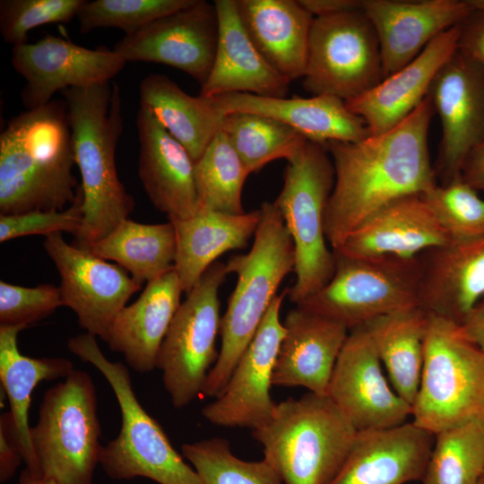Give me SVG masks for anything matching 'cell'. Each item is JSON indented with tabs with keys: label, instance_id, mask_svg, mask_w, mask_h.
<instances>
[{
	"label": "cell",
	"instance_id": "cell-9",
	"mask_svg": "<svg viewBox=\"0 0 484 484\" xmlns=\"http://www.w3.org/2000/svg\"><path fill=\"white\" fill-rule=\"evenodd\" d=\"M484 414V351L459 324L428 315L412 422L436 433Z\"/></svg>",
	"mask_w": 484,
	"mask_h": 484
},
{
	"label": "cell",
	"instance_id": "cell-3",
	"mask_svg": "<svg viewBox=\"0 0 484 484\" xmlns=\"http://www.w3.org/2000/svg\"><path fill=\"white\" fill-rule=\"evenodd\" d=\"M61 93L82 178V221L72 245L88 249L128 219L134 208L115 160L123 129L120 91L111 81Z\"/></svg>",
	"mask_w": 484,
	"mask_h": 484
},
{
	"label": "cell",
	"instance_id": "cell-20",
	"mask_svg": "<svg viewBox=\"0 0 484 484\" xmlns=\"http://www.w3.org/2000/svg\"><path fill=\"white\" fill-rule=\"evenodd\" d=\"M435 435L412 421L358 431L350 452L330 484H405L424 478Z\"/></svg>",
	"mask_w": 484,
	"mask_h": 484
},
{
	"label": "cell",
	"instance_id": "cell-51",
	"mask_svg": "<svg viewBox=\"0 0 484 484\" xmlns=\"http://www.w3.org/2000/svg\"><path fill=\"white\" fill-rule=\"evenodd\" d=\"M479 484H484V479H483V477H482L481 480H480Z\"/></svg>",
	"mask_w": 484,
	"mask_h": 484
},
{
	"label": "cell",
	"instance_id": "cell-26",
	"mask_svg": "<svg viewBox=\"0 0 484 484\" xmlns=\"http://www.w3.org/2000/svg\"><path fill=\"white\" fill-rule=\"evenodd\" d=\"M211 99L221 117L231 113L269 117L323 145L330 142H359L370 135L365 121L352 113L344 100L330 95L269 98L234 92Z\"/></svg>",
	"mask_w": 484,
	"mask_h": 484
},
{
	"label": "cell",
	"instance_id": "cell-31",
	"mask_svg": "<svg viewBox=\"0 0 484 484\" xmlns=\"http://www.w3.org/2000/svg\"><path fill=\"white\" fill-rule=\"evenodd\" d=\"M23 326H0V381L10 405V416L26 469L41 476L30 440L29 409L31 394L43 381L66 377L74 368L65 358H30L18 348Z\"/></svg>",
	"mask_w": 484,
	"mask_h": 484
},
{
	"label": "cell",
	"instance_id": "cell-28",
	"mask_svg": "<svg viewBox=\"0 0 484 484\" xmlns=\"http://www.w3.org/2000/svg\"><path fill=\"white\" fill-rule=\"evenodd\" d=\"M183 292L174 269L147 282L140 297L113 320L105 341L108 348L136 372L152 371Z\"/></svg>",
	"mask_w": 484,
	"mask_h": 484
},
{
	"label": "cell",
	"instance_id": "cell-38",
	"mask_svg": "<svg viewBox=\"0 0 484 484\" xmlns=\"http://www.w3.org/2000/svg\"><path fill=\"white\" fill-rule=\"evenodd\" d=\"M201 484H283L272 464L263 458L247 462L232 454L229 442L212 437L181 446Z\"/></svg>",
	"mask_w": 484,
	"mask_h": 484
},
{
	"label": "cell",
	"instance_id": "cell-1",
	"mask_svg": "<svg viewBox=\"0 0 484 484\" xmlns=\"http://www.w3.org/2000/svg\"><path fill=\"white\" fill-rule=\"evenodd\" d=\"M434 114L427 96L402 122L382 134L325 145L335 174L324 214L332 250L382 207L437 184L428 144Z\"/></svg>",
	"mask_w": 484,
	"mask_h": 484
},
{
	"label": "cell",
	"instance_id": "cell-32",
	"mask_svg": "<svg viewBox=\"0 0 484 484\" xmlns=\"http://www.w3.org/2000/svg\"><path fill=\"white\" fill-rule=\"evenodd\" d=\"M140 107L179 142L195 162L220 130L222 117L211 98L191 96L165 74L146 75L139 85Z\"/></svg>",
	"mask_w": 484,
	"mask_h": 484
},
{
	"label": "cell",
	"instance_id": "cell-4",
	"mask_svg": "<svg viewBox=\"0 0 484 484\" xmlns=\"http://www.w3.org/2000/svg\"><path fill=\"white\" fill-rule=\"evenodd\" d=\"M260 211L251 249L226 264L238 281L220 320L221 347L203 389L205 397L217 398L223 393L281 282L295 270L294 243L280 211L268 202Z\"/></svg>",
	"mask_w": 484,
	"mask_h": 484
},
{
	"label": "cell",
	"instance_id": "cell-34",
	"mask_svg": "<svg viewBox=\"0 0 484 484\" xmlns=\"http://www.w3.org/2000/svg\"><path fill=\"white\" fill-rule=\"evenodd\" d=\"M176 233L170 220L144 224L126 219L88 250L124 268L139 284L174 269Z\"/></svg>",
	"mask_w": 484,
	"mask_h": 484
},
{
	"label": "cell",
	"instance_id": "cell-13",
	"mask_svg": "<svg viewBox=\"0 0 484 484\" xmlns=\"http://www.w3.org/2000/svg\"><path fill=\"white\" fill-rule=\"evenodd\" d=\"M43 246L60 276L63 306L86 333L105 341L116 315L142 285L118 264L68 244L60 232L46 236Z\"/></svg>",
	"mask_w": 484,
	"mask_h": 484
},
{
	"label": "cell",
	"instance_id": "cell-43",
	"mask_svg": "<svg viewBox=\"0 0 484 484\" xmlns=\"http://www.w3.org/2000/svg\"><path fill=\"white\" fill-rule=\"evenodd\" d=\"M82 200L80 192L76 201L61 211H38L21 214H0V242L31 235L79 231L82 221Z\"/></svg>",
	"mask_w": 484,
	"mask_h": 484
},
{
	"label": "cell",
	"instance_id": "cell-21",
	"mask_svg": "<svg viewBox=\"0 0 484 484\" xmlns=\"http://www.w3.org/2000/svg\"><path fill=\"white\" fill-rule=\"evenodd\" d=\"M138 176L151 203L169 220H185L199 211L194 161L185 147L140 107L136 120Z\"/></svg>",
	"mask_w": 484,
	"mask_h": 484
},
{
	"label": "cell",
	"instance_id": "cell-29",
	"mask_svg": "<svg viewBox=\"0 0 484 484\" xmlns=\"http://www.w3.org/2000/svg\"><path fill=\"white\" fill-rule=\"evenodd\" d=\"M241 22L268 64L290 82L303 78L314 16L299 0H237Z\"/></svg>",
	"mask_w": 484,
	"mask_h": 484
},
{
	"label": "cell",
	"instance_id": "cell-27",
	"mask_svg": "<svg viewBox=\"0 0 484 484\" xmlns=\"http://www.w3.org/2000/svg\"><path fill=\"white\" fill-rule=\"evenodd\" d=\"M219 38L214 63L200 95L251 93L285 98L290 82L274 70L255 47L238 15L237 0L214 1Z\"/></svg>",
	"mask_w": 484,
	"mask_h": 484
},
{
	"label": "cell",
	"instance_id": "cell-18",
	"mask_svg": "<svg viewBox=\"0 0 484 484\" xmlns=\"http://www.w3.org/2000/svg\"><path fill=\"white\" fill-rule=\"evenodd\" d=\"M11 61L26 82L21 98L27 109L48 104L57 91L111 82L126 64L114 50L91 49L49 34L13 47Z\"/></svg>",
	"mask_w": 484,
	"mask_h": 484
},
{
	"label": "cell",
	"instance_id": "cell-40",
	"mask_svg": "<svg viewBox=\"0 0 484 484\" xmlns=\"http://www.w3.org/2000/svg\"><path fill=\"white\" fill-rule=\"evenodd\" d=\"M193 0H94L85 1L77 18L82 33L117 28L129 35L151 22L176 12Z\"/></svg>",
	"mask_w": 484,
	"mask_h": 484
},
{
	"label": "cell",
	"instance_id": "cell-14",
	"mask_svg": "<svg viewBox=\"0 0 484 484\" xmlns=\"http://www.w3.org/2000/svg\"><path fill=\"white\" fill-rule=\"evenodd\" d=\"M441 123L434 171L438 184L461 177L469 152L484 137V68L457 49L440 67L428 91Z\"/></svg>",
	"mask_w": 484,
	"mask_h": 484
},
{
	"label": "cell",
	"instance_id": "cell-52",
	"mask_svg": "<svg viewBox=\"0 0 484 484\" xmlns=\"http://www.w3.org/2000/svg\"><path fill=\"white\" fill-rule=\"evenodd\" d=\"M483 479H484V474H483Z\"/></svg>",
	"mask_w": 484,
	"mask_h": 484
},
{
	"label": "cell",
	"instance_id": "cell-48",
	"mask_svg": "<svg viewBox=\"0 0 484 484\" xmlns=\"http://www.w3.org/2000/svg\"><path fill=\"white\" fill-rule=\"evenodd\" d=\"M314 16H323L361 8L362 0H299Z\"/></svg>",
	"mask_w": 484,
	"mask_h": 484
},
{
	"label": "cell",
	"instance_id": "cell-12",
	"mask_svg": "<svg viewBox=\"0 0 484 484\" xmlns=\"http://www.w3.org/2000/svg\"><path fill=\"white\" fill-rule=\"evenodd\" d=\"M385 78L379 40L362 8L314 17L304 89L344 101Z\"/></svg>",
	"mask_w": 484,
	"mask_h": 484
},
{
	"label": "cell",
	"instance_id": "cell-22",
	"mask_svg": "<svg viewBox=\"0 0 484 484\" xmlns=\"http://www.w3.org/2000/svg\"><path fill=\"white\" fill-rule=\"evenodd\" d=\"M421 194L400 197L368 217L335 250L351 257H415L452 243Z\"/></svg>",
	"mask_w": 484,
	"mask_h": 484
},
{
	"label": "cell",
	"instance_id": "cell-42",
	"mask_svg": "<svg viewBox=\"0 0 484 484\" xmlns=\"http://www.w3.org/2000/svg\"><path fill=\"white\" fill-rule=\"evenodd\" d=\"M62 306L59 288L53 284L30 288L0 281V326L27 328Z\"/></svg>",
	"mask_w": 484,
	"mask_h": 484
},
{
	"label": "cell",
	"instance_id": "cell-46",
	"mask_svg": "<svg viewBox=\"0 0 484 484\" xmlns=\"http://www.w3.org/2000/svg\"><path fill=\"white\" fill-rule=\"evenodd\" d=\"M461 178L478 192H484V137L467 155Z\"/></svg>",
	"mask_w": 484,
	"mask_h": 484
},
{
	"label": "cell",
	"instance_id": "cell-8",
	"mask_svg": "<svg viewBox=\"0 0 484 484\" xmlns=\"http://www.w3.org/2000/svg\"><path fill=\"white\" fill-rule=\"evenodd\" d=\"M100 436L94 383L73 369L45 393L30 428L40 475L56 484H92Z\"/></svg>",
	"mask_w": 484,
	"mask_h": 484
},
{
	"label": "cell",
	"instance_id": "cell-49",
	"mask_svg": "<svg viewBox=\"0 0 484 484\" xmlns=\"http://www.w3.org/2000/svg\"><path fill=\"white\" fill-rule=\"evenodd\" d=\"M20 484H56V483L42 476L34 475L30 473L27 469H25L21 475Z\"/></svg>",
	"mask_w": 484,
	"mask_h": 484
},
{
	"label": "cell",
	"instance_id": "cell-11",
	"mask_svg": "<svg viewBox=\"0 0 484 484\" xmlns=\"http://www.w3.org/2000/svg\"><path fill=\"white\" fill-rule=\"evenodd\" d=\"M227 274L226 264L217 261L206 270L180 304L160 345L156 367L177 409L202 394L212 364L218 359L219 289Z\"/></svg>",
	"mask_w": 484,
	"mask_h": 484
},
{
	"label": "cell",
	"instance_id": "cell-45",
	"mask_svg": "<svg viewBox=\"0 0 484 484\" xmlns=\"http://www.w3.org/2000/svg\"><path fill=\"white\" fill-rule=\"evenodd\" d=\"M458 49L484 68V11L474 8L460 24Z\"/></svg>",
	"mask_w": 484,
	"mask_h": 484
},
{
	"label": "cell",
	"instance_id": "cell-39",
	"mask_svg": "<svg viewBox=\"0 0 484 484\" xmlns=\"http://www.w3.org/2000/svg\"><path fill=\"white\" fill-rule=\"evenodd\" d=\"M421 194L453 242L484 237V199L461 177Z\"/></svg>",
	"mask_w": 484,
	"mask_h": 484
},
{
	"label": "cell",
	"instance_id": "cell-33",
	"mask_svg": "<svg viewBox=\"0 0 484 484\" xmlns=\"http://www.w3.org/2000/svg\"><path fill=\"white\" fill-rule=\"evenodd\" d=\"M428 324V314L415 306L364 324L391 385L411 406L420 383Z\"/></svg>",
	"mask_w": 484,
	"mask_h": 484
},
{
	"label": "cell",
	"instance_id": "cell-36",
	"mask_svg": "<svg viewBox=\"0 0 484 484\" xmlns=\"http://www.w3.org/2000/svg\"><path fill=\"white\" fill-rule=\"evenodd\" d=\"M484 474V414L435 435L422 484H479Z\"/></svg>",
	"mask_w": 484,
	"mask_h": 484
},
{
	"label": "cell",
	"instance_id": "cell-23",
	"mask_svg": "<svg viewBox=\"0 0 484 484\" xmlns=\"http://www.w3.org/2000/svg\"><path fill=\"white\" fill-rule=\"evenodd\" d=\"M419 256V306L460 324L484 296V237L436 246Z\"/></svg>",
	"mask_w": 484,
	"mask_h": 484
},
{
	"label": "cell",
	"instance_id": "cell-19",
	"mask_svg": "<svg viewBox=\"0 0 484 484\" xmlns=\"http://www.w3.org/2000/svg\"><path fill=\"white\" fill-rule=\"evenodd\" d=\"M361 8L376 32L385 77L408 65L474 10L469 0H362Z\"/></svg>",
	"mask_w": 484,
	"mask_h": 484
},
{
	"label": "cell",
	"instance_id": "cell-30",
	"mask_svg": "<svg viewBox=\"0 0 484 484\" xmlns=\"http://www.w3.org/2000/svg\"><path fill=\"white\" fill-rule=\"evenodd\" d=\"M260 219V209L241 214L199 209L191 218L169 220L176 233L174 270L183 291L189 293L222 254L244 248Z\"/></svg>",
	"mask_w": 484,
	"mask_h": 484
},
{
	"label": "cell",
	"instance_id": "cell-24",
	"mask_svg": "<svg viewBox=\"0 0 484 484\" xmlns=\"http://www.w3.org/2000/svg\"><path fill=\"white\" fill-rule=\"evenodd\" d=\"M283 325L285 335L275 361L272 385L300 386L327 395L349 329L297 306L288 312Z\"/></svg>",
	"mask_w": 484,
	"mask_h": 484
},
{
	"label": "cell",
	"instance_id": "cell-16",
	"mask_svg": "<svg viewBox=\"0 0 484 484\" xmlns=\"http://www.w3.org/2000/svg\"><path fill=\"white\" fill-rule=\"evenodd\" d=\"M327 396L357 431L407 422L412 406L385 378L382 363L364 325L349 331L336 360Z\"/></svg>",
	"mask_w": 484,
	"mask_h": 484
},
{
	"label": "cell",
	"instance_id": "cell-10",
	"mask_svg": "<svg viewBox=\"0 0 484 484\" xmlns=\"http://www.w3.org/2000/svg\"><path fill=\"white\" fill-rule=\"evenodd\" d=\"M333 253L332 279L297 307L338 322L350 331L378 316L419 306V255L351 257Z\"/></svg>",
	"mask_w": 484,
	"mask_h": 484
},
{
	"label": "cell",
	"instance_id": "cell-47",
	"mask_svg": "<svg viewBox=\"0 0 484 484\" xmlns=\"http://www.w3.org/2000/svg\"><path fill=\"white\" fill-rule=\"evenodd\" d=\"M462 334L484 351V296L459 324Z\"/></svg>",
	"mask_w": 484,
	"mask_h": 484
},
{
	"label": "cell",
	"instance_id": "cell-35",
	"mask_svg": "<svg viewBox=\"0 0 484 484\" xmlns=\"http://www.w3.org/2000/svg\"><path fill=\"white\" fill-rule=\"evenodd\" d=\"M220 130L250 174L275 160H292L307 141L299 132L279 120L250 113L223 116Z\"/></svg>",
	"mask_w": 484,
	"mask_h": 484
},
{
	"label": "cell",
	"instance_id": "cell-5",
	"mask_svg": "<svg viewBox=\"0 0 484 484\" xmlns=\"http://www.w3.org/2000/svg\"><path fill=\"white\" fill-rule=\"evenodd\" d=\"M357 429L327 396L308 392L278 402L252 430L283 484H330L343 466Z\"/></svg>",
	"mask_w": 484,
	"mask_h": 484
},
{
	"label": "cell",
	"instance_id": "cell-41",
	"mask_svg": "<svg viewBox=\"0 0 484 484\" xmlns=\"http://www.w3.org/2000/svg\"><path fill=\"white\" fill-rule=\"evenodd\" d=\"M85 0H1L0 32L14 46L28 43L30 30L48 23L67 22Z\"/></svg>",
	"mask_w": 484,
	"mask_h": 484
},
{
	"label": "cell",
	"instance_id": "cell-6",
	"mask_svg": "<svg viewBox=\"0 0 484 484\" xmlns=\"http://www.w3.org/2000/svg\"><path fill=\"white\" fill-rule=\"evenodd\" d=\"M67 347L103 375L119 405L120 431L102 446L99 457L107 475L118 480L144 477L159 484H201L194 468L185 462L162 427L139 402L127 367L110 361L96 337L88 333L71 337Z\"/></svg>",
	"mask_w": 484,
	"mask_h": 484
},
{
	"label": "cell",
	"instance_id": "cell-25",
	"mask_svg": "<svg viewBox=\"0 0 484 484\" xmlns=\"http://www.w3.org/2000/svg\"><path fill=\"white\" fill-rule=\"evenodd\" d=\"M459 36L460 25L444 31L408 65L362 95L346 100L347 108L365 121L370 134L396 126L427 97L436 73L458 49Z\"/></svg>",
	"mask_w": 484,
	"mask_h": 484
},
{
	"label": "cell",
	"instance_id": "cell-50",
	"mask_svg": "<svg viewBox=\"0 0 484 484\" xmlns=\"http://www.w3.org/2000/svg\"><path fill=\"white\" fill-rule=\"evenodd\" d=\"M469 1L475 9L484 11V0H469Z\"/></svg>",
	"mask_w": 484,
	"mask_h": 484
},
{
	"label": "cell",
	"instance_id": "cell-37",
	"mask_svg": "<svg viewBox=\"0 0 484 484\" xmlns=\"http://www.w3.org/2000/svg\"><path fill=\"white\" fill-rule=\"evenodd\" d=\"M194 172L199 209L246 212L242 191L250 172L220 130L194 162Z\"/></svg>",
	"mask_w": 484,
	"mask_h": 484
},
{
	"label": "cell",
	"instance_id": "cell-15",
	"mask_svg": "<svg viewBox=\"0 0 484 484\" xmlns=\"http://www.w3.org/2000/svg\"><path fill=\"white\" fill-rule=\"evenodd\" d=\"M219 38L214 2L193 0L125 35L114 51L125 62H148L172 66L201 86L212 68Z\"/></svg>",
	"mask_w": 484,
	"mask_h": 484
},
{
	"label": "cell",
	"instance_id": "cell-2",
	"mask_svg": "<svg viewBox=\"0 0 484 484\" xmlns=\"http://www.w3.org/2000/svg\"><path fill=\"white\" fill-rule=\"evenodd\" d=\"M65 103L51 100L13 117L0 134V214L61 211L81 186Z\"/></svg>",
	"mask_w": 484,
	"mask_h": 484
},
{
	"label": "cell",
	"instance_id": "cell-17",
	"mask_svg": "<svg viewBox=\"0 0 484 484\" xmlns=\"http://www.w3.org/2000/svg\"><path fill=\"white\" fill-rule=\"evenodd\" d=\"M288 293L286 288L274 297L223 393L203 408L202 414L210 423L255 430L272 418L277 405L271 396L272 374L285 335L280 310Z\"/></svg>",
	"mask_w": 484,
	"mask_h": 484
},
{
	"label": "cell",
	"instance_id": "cell-7",
	"mask_svg": "<svg viewBox=\"0 0 484 484\" xmlns=\"http://www.w3.org/2000/svg\"><path fill=\"white\" fill-rule=\"evenodd\" d=\"M334 179L326 146L307 140L288 161L282 188L273 202L294 243L296 281L288 296L296 305L325 286L335 271L334 253L324 232Z\"/></svg>",
	"mask_w": 484,
	"mask_h": 484
},
{
	"label": "cell",
	"instance_id": "cell-44",
	"mask_svg": "<svg viewBox=\"0 0 484 484\" xmlns=\"http://www.w3.org/2000/svg\"><path fill=\"white\" fill-rule=\"evenodd\" d=\"M23 461L21 446L9 412L0 416V480L7 481Z\"/></svg>",
	"mask_w": 484,
	"mask_h": 484
}]
</instances>
